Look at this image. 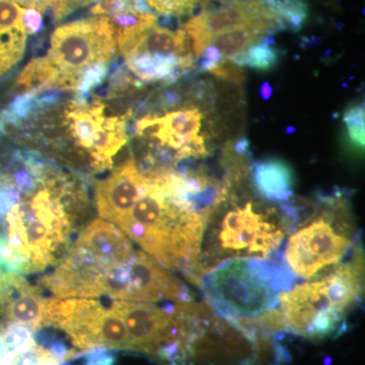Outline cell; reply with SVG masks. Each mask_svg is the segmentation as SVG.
<instances>
[{"label": "cell", "mask_w": 365, "mask_h": 365, "mask_svg": "<svg viewBox=\"0 0 365 365\" xmlns=\"http://www.w3.org/2000/svg\"><path fill=\"white\" fill-rule=\"evenodd\" d=\"M88 210L74 175L37 151L14 153L0 163V267L24 275L56 265Z\"/></svg>", "instance_id": "1"}, {"label": "cell", "mask_w": 365, "mask_h": 365, "mask_svg": "<svg viewBox=\"0 0 365 365\" xmlns=\"http://www.w3.org/2000/svg\"><path fill=\"white\" fill-rule=\"evenodd\" d=\"M56 299L109 297L128 302H192L189 288L138 251L116 225L88 223L49 275L39 281Z\"/></svg>", "instance_id": "2"}, {"label": "cell", "mask_w": 365, "mask_h": 365, "mask_svg": "<svg viewBox=\"0 0 365 365\" xmlns=\"http://www.w3.org/2000/svg\"><path fill=\"white\" fill-rule=\"evenodd\" d=\"M43 104L44 108L40 102L36 104L35 112L21 98H14L0 116L1 133L21 131L19 141L35 143V151L78 172L93 174L112 169L115 157L128 141L130 112L113 115L98 100Z\"/></svg>", "instance_id": "3"}, {"label": "cell", "mask_w": 365, "mask_h": 365, "mask_svg": "<svg viewBox=\"0 0 365 365\" xmlns=\"http://www.w3.org/2000/svg\"><path fill=\"white\" fill-rule=\"evenodd\" d=\"M144 178L140 195L116 227L158 265L193 282L206 218L185 198L170 172Z\"/></svg>", "instance_id": "4"}, {"label": "cell", "mask_w": 365, "mask_h": 365, "mask_svg": "<svg viewBox=\"0 0 365 365\" xmlns=\"http://www.w3.org/2000/svg\"><path fill=\"white\" fill-rule=\"evenodd\" d=\"M297 216L294 197L287 203L264 199L261 202L240 203L230 192L206 220L193 283L199 285L204 274L230 259L281 256L279 250Z\"/></svg>", "instance_id": "5"}, {"label": "cell", "mask_w": 365, "mask_h": 365, "mask_svg": "<svg viewBox=\"0 0 365 365\" xmlns=\"http://www.w3.org/2000/svg\"><path fill=\"white\" fill-rule=\"evenodd\" d=\"M297 220L281 254L297 277L309 280L333 268L360 244V232L345 190L297 202Z\"/></svg>", "instance_id": "6"}, {"label": "cell", "mask_w": 365, "mask_h": 365, "mask_svg": "<svg viewBox=\"0 0 365 365\" xmlns=\"http://www.w3.org/2000/svg\"><path fill=\"white\" fill-rule=\"evenodd\" d=\"M364 292V258L360 242L347 261L280 295L285 332L309 339L337 333L350 312L361 302Z\"/></svg>", "instance_id": "7"}, {"label": "cell", "mask_w": 365, "mask_h": 365, "mask_svg": "<svg viewBox=\"0 0 365 365\" xmlns=\"http://www.w3.org/2000/svg\"><path fill=\"white\" fill-rule=\"evenodd\" d=\"M295 280L281 256L234 258L204 274L199 285L210 309L234 326L278 309L280 295Z\"/></svg>", "instance_id": "8"}, {"label": "cell", "mask_w": 365, "mask_h": 365, "mask_svg": "<svg viewBox=\"0 0 365 365\" xmlns=\"http://www.w3.org/2000/svg\"><path fill=\"white\" fill-rule=\"evenodd\" d=\"M117 52L116 28L109 16L57 26L46 56L56 71L55 90L88 93L104 81Z\"/></svg>", "instance_id": "9"}, {"label": "cell", "mask_w": 365, "mask_h": 365, "mask_svg": "<svg viewBox=\"0 0 365 365\" xmlns=\"http://www.w3.org/2000/svg\"><path fill=\"white\" fill-rule=\"evenodd\" d=\"M115 28L118 52L138 81L172 83L185 73L181 60L193 56V52L182 28L170 30L160 26L155 14H145L136 23Z\"/></svg>", "instance_id": "10"}, {"label": "cell", "mask_w": 365, "mask_h": 365, "mask_svg": "<svg viewBox=\"0 0 365 365\" xmlns=\"http://www.w3.org/2000/svg\"><path fill=\"white\" fill-rule=\"evenodd\" d=\"M48 299L21 274L0 267V327L21 324L39 332L47 327Z\"/></svg>", "instance_id": "11"}, {"label": "cell", "mask_w": 365, "mask_h": 365, "mask_svg": "<svg viewBox=\"0 0 365 365\" xmlns=\"http://www.w3.org/2000/svg\"><path fill=\"white\" fill-rule=\"evenodd\" d=\"M144 182L145 178L130 157L106 179L96 182L95 202L101 220L116 225L135 203Z\"/></svg>", "instance_id": "12"}, {"label": "cell", "mask_w": 365, "mask_h": 365, "mask_svg": "<svg viewBox=\"0 0 365 365\" xmlns=\"http://www.w3.org/2000/svg\"><path fill=\"white\" fill-rule=\"evenodd\" d=\"M26 7L14 0H0V78L18 66L25 55L28 31Z\"/></svg>", "instance_id": "13"}, {"label": "cell", "mask_w": 365, "mask_h": 365, "mask_svg": "<svg viewBox=\"0 0 365 365\" xmlns=\"http://www.w3.org/2000/svg\"><path fill=\"white\" fill-rule=\"evenodd\" d=\"M257 195L273 203H287L294 197V174L289 163L280 158H265L251 165Z\"/></svg>", "instance_id": "14"}, {"label": "cell", "mask_w": 365, "mask_h": 365, "mask_svg": "<svg viewBox=\"0 0 365 365\" xmlns=\"http://www.w3.org/2000/svg\"><path fill=\"white\" fill-rule=\"evenodd\" d=\"M278 31L279 29L275 21L264 19L250 25L218 34L211 38L210 45L215 46L222 54V58L232 60L246 52L265 36L272 35Z\"/></svg>", "instance_id": "15"}, {"label": "cell", "mask_w": 365, "mask_h": 365, "mask_svg": "<svg viewBox=\"0 0 365 365\" xmlns=\"http://www.w3.org/2000/svg\"><path fill=\"white\" fill-rule=\"evenodd\" d=\"M160 118L163 129L187 144L198 135L203 115L196 108H192L165 113Z\"/></svg>", "instance_id": "16"}, {"label": "cell", "mask_w": 365, "mask_h": 365, "mask_svg": "<svg viewBox=\"0 0 365 365\" xmlns=\"http://www.w3.org/2000/svg\"><path fill=\"white\" fill-rule=\"evenodd\" d=\"M274 44L272 35L265 36L232 61L239 66H246L259 71H271L277 66L280 58V50L274 47Z\"/></svg>", "instance_id": "17"}, {"label": "cell", "mask_w": 365, "mask_h": 365, "mask_svg": "<svg viewBox=\"0 0 365 365\" xmlns=\"http://www.w3.org/2000/svg\"><path fill=\"white\" fill-rule=\"evenodd\" d=\"M275 14L278 28L299 32L307 18L304 0H262Z\"/></svg>", "instance_id": "18"}, {"label": "cell", "mask_w": 365, "mask_h": 365, "mask_svg": "<svg viewBox=\"0 0 365 365\" xmlns=\"http://www.w3.org/2000/svg\"><path fill=\"white\" fill-rule=\"evenodd\" d=\"M365 114L364 107L355 105L348 108L343 116L347 136L353 146L361 150L364 148L365 141Z\"/></svg>", "instance_id": "19"}, {"label": "cell", "mask_w": 365, "mask_h": 365, "mask_svg": "<svg viewBox=\"0 0 365 365\" xmlns=\"http://www.w3.org/2000/svg\"><path fill=\"white\" fill-rule=\"evenodd\" d=\"M153 13L160 16H192L194 9L204 0H143Z\"/></svg>", "instance_id": "20"}, {"label": "cell", "mask_w": 365, "mask_h": 365, "mask_svg": "<svg viewBox=\"0 0 365 365\" xmlns=\"http://www.w3.org/2000/svg\"><path fill=\"white\" fill-rule=\"evenodd\" d=\"M208 71L212 73L213 76L237 86L244 85L245 81H246V74H245L241 66H237L234 61L227 58H222Z\"/></svg>", "instance_id": "21"}, {"label": "cell", "mask_w": 365, "mask_h": 365, "mask_svg": "<svg viewBox=\"0 0 365 365\" xmlns=\"http://www.w3.org/2000/svg\"><path fill=\"white\" fill-rule=\"evenodd\" d=\"M98 1L100 0H55L54 6H53L54 7V11H53L54 21H62L81 7L90 6L91 4H96Z\"/></svg>", "instance_id": "22"}, {"label": "cell", "mask_w": 365, "mask_h": 365, "mask_svg": "<svg viewBox=\"0 0 365 365\" xmlns=\"http://www.w3.org/2000/svg\"><path fill=\"white\" fill-rule=\"evenodd\" d=\"M116 357L109 349L95 348L86 352V365H115Z\"/></svg>", "instance_id": "23"}, {"label": "cell", "mask_w": 365, "mask_h": 365, "mask_svg": "<svg viewBox=\"0 0 365 365\" xmlns=\"http://www.w3.org/2000/svg\"><path fill=\"white\" fill-rule=\"evenodd\" d=\"M25 354L26 353L18 351V350L9 347L0 335V365H19L21 357Z\"/></svg>", "instance_id": "24"}, {"label": "cell", "mask_w": 365, "mask_h": 365, "mask_svg": "<svg viewBox=\"0 0 365 365\" xmlns=\"http://www.w3.org/2000/svg\"><path fill=\"white\" fill-rule=\"evenodd\" d=\"M14 1L26 9H35L39 13H43L54 6L55 0H14Z\"/></svg>", "instance_id": "25"}, {"label": "cell", "mask_w": 365, "mask_h": 365, "mask_svg": "<svg viewBox=\"0 0 365 365\" xmlns=\"http://www.w3.org/2000/svg\"><path fill=\"white\" fill-rule=\"evenodd\" d=\"M204 59L211 62V63L216 64L222 59V54L218 51L215 46L209 45L205 50H204L203 55Z\"/></svg>", "instance_id": "26"}, {"label": "cell", "mask_w": 365, "mask_h": 365, "mask_svg": "<svg viewBox=\"0 0 365 365\" xmlns=\"http://www.w3.org/2000/svg\"><path fill=\"white\" fill-rule=\"evenodd\" d=\"M273 88L272 86H270L269 83H264L263 85L261 86L260 88V95L263 100H269L272 96Z\"/></svg>", "instance_id": "27"}, {"label": "cell", "mask_w": 365, "mask_h": 365, "mask_svg": "<svg viewBox=\"0 0 365 365\" xmlns=\"http://www.w3.org/2000/svg\"><path fill=\"white\" fill-rule=\"evenodd\" d=\"M295 129L294 127H290V128H287V133H290V132H294Z\"/></svg>", "instance_id": "28"}]
</instances>
